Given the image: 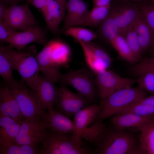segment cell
Instances as JSON below:
<instances>
[{
  "label": "cell",
  "instance_id": "1",
  "mask_svg": "<svg viewBox=\"0 0 154 154\" xmlns=\"http://www.w3.org/2000/svg\"><path fill=\"white\" fill-rule=\"evenodd\" d=\"M106 124L89 142L94 154H142L136 132Z\"/></svg>",
  "mask_w": 154,
  "mask_h": 154
},
{
  "label": "cell",
  "instance_id": "2",
  "mask_svg": "<svg viewBox=\"0 0 154 154\" xmlns=\"http://www.w3.org/2000/svg\"><path fill=\"white\" fill-rule=\"evenodd\" d=\"M71 56L69 46L60 40L56 39L48 41L37 58L40 71L55 84L60 80V69L68 66Z\"/></svg>",
  "mask_w": 154,
  "mask_h": 154
},
{
  "label": "cell",
  "instance_id": "3",
  "mask_svg": "<svg viewBox=\"0 0 154 154\" xmlns=\"http://www.w3.org/2000/svg\"><path fill=\"white\" fill-rule=\"evenodd\" d=\"M69 133L47 129L39 154H93V150L84 146L82 141Z\"/></svg>",
  "mask_w": 154,
  "mask_h": 154
},
{
  "label": "cell",
  "instance_id": "4",
  "mask_svg": "<svg viewBox=\"0 0 154 154\" xmlns=\"http://www.w3.org/2000/svg\"><path fill=\"white\" fill-rule=\"evenodd\" d=\"M6 48L13 70L18 72L21 82L25 83L31 89L40 71L37 58L36 46H27L21 52L9 46Z\"/></svg>",
  "mask_w": 154,
  "mask_h": 154
},
{
  "label": "cell",
  "instance_id": "5",
  "mask_svg": "<svg viewBox=\"0 0 154 154\" xmlns=\"http://www.w3.org/2000/svg\"><path fill=\"white\" fill-rule=\"evenodd\" d=\"M147 94L138 86L116 91L100 104V113L94 122L102 121L113 116L123 108L144 98Z\"/></svg>",
  "mask_w": 154,
  "mask_h": 154
},
{
  "label": "cell",
  "instance_id": "6",
  "mask_svg": "<svg viewBox=\"0 0 154 154\" xmlns=\"http://www.w3.org/2000/svg\"><path fill=\"white\" fill-rule=\"evenodd\" d=\"M8 85L18 103L24 120L42 121L47 113L35 94L22 82L16 80Z\"/></svg>",
  "mask_w": 154,
  "mask_h": 154
},
{
  "label": "cell",
  "instance_id": "7",
  "mask_svg": "<svg viewBox=\"0 0 154 154\" xmlns=\"http://www.w3.org/2000/svg\"><path fill=\"white\" fill-rule=\"evenodd\" d=\"M91 72L84 68L70 70L61 73L59 80L62 84L73 88L91 104L95 102L98 95Z\"/></svg>",
  "mask_w": 154,
  "mask_h": 154
},
{
  "label": "cell",
  "instance_id": "8",
  "mask_svg": "<svg viewBox=\"0 0 154 154\" xmlns=\"http://www.w3.org/2000/svg\"><path fill=\"white\" fill-rule=\"evenodd\" d=\"M95 75V83L100 98V104L114 92L132 87L136 82L134 79L121 77L108 69L102 70Z\"/></svg>",
  "mask_w": 154,
  "mask_h": 154
},
{
  "label": "cell",
  "instance_id": "9",
  "mask_svg": "<svg viewBox=\"0 0 154 154\" xmlns=\"http://www.w3.org/2000/svg\"><path fill=\"white\" fill-rule=\"evenodd\" d=\"M90 104L84 97L72 92L65 85L62 84L57 88L55 110L69 118Z\"/></svg>",
  "mask_w": 154,
  "mask_h": 154
},
{
  "label": "cell",
  "instance_id": "10",
  "mask_svg": "<svg viewBox=\"0 0 154 154\" xmlns=\"http://www.w3.org/2000/svg\"><path fill=\"white\" fill-rule=\"evenodd\" d=\"M79 43L83 50L86 63L94 74L110 66L112 59L101 48L91 42Z\"/></svg>",
  "mask_w": 154,
  "mask_h": 154
},
{
  "label": "cell",
  "instance_id": "11",
  "mask_svg": "<svg viewBox=\"0 0 154 154\" xmlns=\"http://www.w3.org/2000/svg\"><path fill=\"white\" fill-rule=\"evenodd\" d=\"M27 3L22 5L10 6L4 21L16 30L21 31L37 25V21Z\"/></svg>",
  "mask_w": 154,
  "mask_h": 154
},
{
  "label": "cell",
  "instance_id": "12",
  "mask_svg": "<svg viewBox=\"0 0 154 154\" xmlns=\"http://www.w3.org/2000/svg\"><path fill=\"white\" fill-rule=\"evenodd\" d=\"M42 122L27 120L21 121L15 143L37 147L43 141L47 129Z\"/></svg>",
  "mask_w": 154,
  "mask_h": 154
},
{
  "label": "cell",
  "instance_id": "13",
  "mask_svg": "<svg viewBox=\"0 0 154 154\" xmlns=\"http://www.w3.org/2000/svg\"><path fill=\"white\" fill-rule=\"evenodd\" d=\"M54 83L43 74H39L31 90L48 113L54 110L57 91Z\"/></svg>",
  "mask_w": 154,
  "mask_h": 154
},
{
  "label": "cell",
  "instance_id": "14",
  "mask_svg": "<svg viewBox=\"0 0 154 154\" xmlns=\"http://www.w3.org/2000/svg\"><path fill=\"white\" fill-rule=\"evenodd\" d=\"M138 86L147 93H154V57L142 59L131 67Z\"/></svg>",
  "mask_w": 154,
  "mask_h": 154
},
{
  "label": "cell",
  "instance_id": "15",
  "mask_svg": "<svg viewBox=\"0 0 154 154\" xmlns=\"http://www.w3.org/2000/svg\"><path fill=\"white\" fill-rule=\"evenodd\" d=\"M48 42L45 30L37 25L24 31H18L8 43V46L21 52L31 43L44 45Z\"/></svg>",
  "mask_w": 154,
  "mask_h": 154
},
{
  "label": "cell",
  "instance_id": "16",
  "mask_svg": "<svg viewBox=\"0 0 154 154\" xmlns=\"http://www.w3.org/2000/svg\"><path fill=\"white\" fill-rule=\"evenodd\" d=\"M66 11L60 29L62 32L70 27L79 25L89 12L88 4L84 0H67Z\"/></svg>",
  "mask_w": 154,
  "mask_h": 154
},
{
  "label": "cell",
  "instance_id": "17",
  "mask_svg": "<svg viewBox=\"0 0 154 154\" xmlns=\"http://www.w3.org/2000/svg\"><path fill=\"white\" fill-rule=\"evenodd\" d=\"M0 113L21 123L24 120L17 100L6 82L0 87Z\"/></svg>",
  "mask_w": 154,
  "mask_h": 154
},
{
  "label": "cell",
  "instance_id": "18",
  "mask_svg": "<svg viewBox=\"0 0 154 154\" xmlns=\"http://www.w3.org/2000/svg\"><path fill=\"white\" fill-rule=\"evenodd\" d=\"M111 11L119 28V34L123 37L129 26L141 14L138 5L133 4L125 5Z\"/></svg>",
  "mask_w": 154,
  "mask_h": 154
},
{
  "label": "cell",
  "instance_id": "19",
  "mask_svg": "<svg viewBox=\"0 0 154 154\" xmlns=\"http://www.w3.org/2000/svg\"><path fill=\"white\" fill-rule=\"evenodd\" d=\"M47 28L54 34L58 33L60 22L64 19L65 13L56 0H46L41 9Z\"/></svg>",
  "mask_w": 154,
  "mask_h": 154
},
{
  "label": "cell",
  "instance_id": "20",
  "mask_svg": "<svg viewBox=\"0 0 154 154\" xmlns=\"http://www.w3.org/2000/svg\"><path fill=\"white\" fill-rule=\"evenodd\" d=\"M153 118L154 114L143 116L132 113H127L113 116L110 121L112 124L118 127L140 132L145 123Z\"/></svg>",
  "mask_w": 154,
  "mask_h": 154
},
{
  "label": "cell",
  "instance_id": "21",
  "mask_svg": "<svg viewBox=\"0 0 154 154\" xmlns=\"http://www.w3.org/2000/svg\"><path fill=\"white\" fill-rule=\"evenodd\" d=\"M100 112V106L95 104L88 105L78 111L74 116L73 122L76 130L72 134L79 140H82L83 131L90 123L95 120Z\"/></svg>",
  "mask_w": 154,
  "mask_h": 154
},
{
  "label": "cell",
  "instance_id": "22",
  "mask_svg": "<svg viewBox=\"0 0 154 154\" xmlns=\"http://www.w3.org/2000/svg\"><path fill=\"white\" fill-rule=\"evenodd\" d=\"M42 122L47 129L72 134L76 131L74 122L69 118L55 110L50 113H47Z\"/></svg>",
  "mask_w": 154,
  "mask_h": 154
},
{
  "label": "cell",
  "instance_id": "23",
  "mask_svg": "<svg viewBox=\"0 0 154 154\" xmlns=\"http://www.w3.org/2000/svg\"><path fill=\"white\" fill-rule=\"evenodd\" d=\"M21 123L0 113V148L15 143Z\"/></svg>",
  "mask_w": 154,
  "mask_h": 154
},
{
  "label": "cell",
  "instance_id": "24",
  "mask_svg": "<svg viewBox=\"0 0 154 154\" xmlns=\"http://www.w3.org/2000/svg\"><path fill=\"white\" fill-rule=\"evenodd\" d=\"M127 113H132L143 116L154 114V93L125 107L113 116Z\"/></svg>",
  "mask_w": 154,
  "mask_h": 154
},
{
  "label": "cell",
  "instance_id": "25",
  "mask_svg": "<svg viewBox=\"0 0 154 154\" xmlns=\"http://www.w3.org/2000/svg\"><path fill=\"white\" fill-rule=\"evenodd\" d=\"M136 27L142 53L152 46L154 42V31L141 14L136 21Z\"/></svg>",
  "mask_w": 154,
  "mask_h": 154
},
{
  "label": "cell",
  "instance_id": "26",
  "mask_svg": "<svg viewBox=\"0 0 154 154\" xmlns=\"http://www.w3.org/2000/svg\"><path fill=\"white\" fill-rule=\"evenodd\" d=\"M142 154H154V118L146 122L139 134Z\"/></svg>",
  "mask_w": 154,
  "mask_h": 154
},
{
  "label": "cell",
  "instance_id": "27",
  "mask_svg": "<svg viewBox=\"0 0 154 154\" xmlns=\"http://www.w3.org/2000/svg\"><path fill=\"white\" fill-rule=\"evenodd\" d=\"M111 7V4L105 6L93 7L79 25L93 27L100 25L108 15Z\"/></svg>",
  "mask_w": 154,
  "mask_h": 154
},
{
  "label": "cell",
  "instance_id": "28",
  "mask_svg": "<svg viewBox=\"0 0 154 154\" xmlns=\"http://www.w3.org/2000/svg\"><path fill=\"white\" fill-rule=\"evenodd\" d=\"M110 42L123 59L132 64H135L138 62L123 36L119 34L110 40Z\"/></svg>",
  "mask_w": 154,
  "mask_h": 154
},
{
  "label": "cell",
  "instance_id": "29",
  "mask_svg": "<svg viewBox=\"0 0 154 154\" xmlns=\"http://www.w3.org/2000/svg\"><path fill=\"white\" fill-rule=\"evenodd\" d=\"M13 70L7 54L6 47L0 48V75L5 82L9 85L13 84L16 81L13 78Z\"/></svg>",
  "mask_w": 154,
  "mask_h": 154
},
{
  "label": "cell",
  "instance_id": "30",
  "mask_svg": "<svg viewBox=\"0 0 154 154\" xmlns=\"http://www.w3.org/2000/svg\"><path fill=\"white\" fill-rule=\"evenodd\" d=\"M63 32L65 35L72 37L78 43L91 42L97 36L96 33L92 30L75 26L70 27Z\"/></svg>",
  "mask_w": 154,
  "mask_h": 154
},
{
  "label": "cell",
  "instance_id": "31",
  "mask_svg": "<svg viewBox=\"0 0 154 154\" xmlns=\"http://www.w3.org/2000/svg\"><path fill=\"white\" fill-rule=\"evenodd\" d=\"M136 20L129 26L124 37L129 47L139 62L142 59V53L136 30Z\"/></svg>",
  "mask_w": 154,
  "mask_h": 154
},
{
  "label": "cell",
  "instance_id": "32",
  "mask_svg": "<svg viewBox=\"0 0 154 154\" xmlns=\"http://www.w3.org/2000/svg\"><path fill=\"white\" fill-rule=\"evenodd\" d=\"M100 25L102 35L110 42L120 34L119 28L115 21L111 9L107 16Z\"/></svg>",
  "mask_w": 154,
  "mask_h": 154
},
{
  "label": "cell",
  "instance_id": "33",
  "mask_svg": "<svg viewBox=\"0 0 154 154\" xmlns=\"http://www.w3.org/2000/svg\"><path fill=\"white\" fill-rule=\"evenodd\" d=\"M37 147L15 143L0 148V154H39Z\"/></svg>",
  "mask_w": 154,
  "mask_h": 154
},
{
  "label": "cell",
  "instance_id": "34",
  "mask_svg": "<svg viewBox=\"0 0 154 154\" xmlns=\"http://www.w3.org/2000/svg\"><path fill=\"white\" fill-rule=\"evenodd\" d=\"M147 1L141 2L138 6L145 21L154 31V5Z\"/></svg>",
  "mask_w": 154,
  "mask_h": 154
},
{
  "label": "cell",
  "instance_id": "35",
  "mask_svg": "<svg viewBox=\"0 0 154 154\" xmlns=\"http://www.w3.org/2000/svg\"><path fill=\"white\" fill-rule=\"evenodd\" d=\"M17 32L4 20H0V40L1 42L9 43Z\"/></svg>",
  "mask_w": 154,
  "mask_h": 154
},
{
  "label": "cell",
  "instance_id": "36",
  "mask_svg": "<svg viewBox=\"0 0 154 154\" xmlns=\"http://www.w3.org/2000/svg\"><path fill=\"white\" fill-rule=\"evenodd\" d=\"M27 3L36 8L40 9L44 5L46 0H26Z\"/></svg>",
  "mask_w": 154,
  "mask_h": 154
},
{
  "label": "cell",
  "instance_id": "37",
  "mask_svg": "<svg viewBox=\"0 0 154 154\" xmlns=\"http://www.w3.org/2000/svg\"><path fill=\"white\" fill-rule=\"evenodd\" d=\"M9 5L0 2V20H4V18Z\"/></svg>",
  "mask_w": 154,
  "mask_h": 154
},
{
  "label": "cell",
  "instance_id": "38",
  "mask_svg": "<svg viewBox=\"0 0 154 154\" xmlns=\"http://www.w3.org/2000/svg\"><path fill=\"white\" fill-rule=\"evenodd\" d=\"M93 7L103 6L111 4L112 0H92Z\"/></svg>",
  "mask_w": 154,
  "mask_h": 154
},
{
  "label": "cell",
  "instance_id": "39",
  "mask_svg": "<svg viewBox=\"0 0 154 154\" xmlns=\"http://www.w3.org/2000/svg\"><path fill=\"white\" fill-rule=\"evenodd\" d=\"M24 0H0V2L6 4L10 6L18 5Z\"/></svg>",
  "mask_w": 154,
  "mask_h": 154
},
{
  "label": "cell",
  "instance_id": "40",
  "mask_svg": "<svg viewBox=\"0 0 154 154\" xmlns=\"http://www.w3.org/2000/svg\"><path fill=\"white\" fill-rule=\"evenodd\" d=\"M59 4L63 11L65 13L67 0H56Z\"/></svg>",
  "mask_w": 154,
  "mask_h": 154
},
{
  "label": "cell",
  "instance_id": "41",
  "mask_svg": "<svg viewBox=\"0 0 154 154\" xmlns=\"http://www.w3.org/2000/svg\"><path fill=\"white\" fill-rule=\"evenodd\" d=\"M151 48L152 52L153 55L152 57H154V42Z\"/></svg>",
  "mask_w": 154,
  "mask_h": 154
},
{
  "label": "cell",
  "instance_id": "42",
  "mask_svg": "<svg viewBox=\"0 0 154 154\" xmlns=\"http://www.w3.org/2000/svg\"><path fill=\"white\" fill-rule=\"evenodd\" d=\"M126 0V1L130 0V1H137L142 2V1H147L148 0Z\"/></svg>",
  "mask_w": 154,
  "mask_h": 154
},
{
  "label": "cell",
  "instance_id": "43",
  "mask_svg": "<svg viewBox=\"0 0 154 154\" xmlns=\"http://www.w3.org/2000/svg\"><path fill=\"white\" fill-rule=\"evenodd\" d=\"M152 3L154 5V0H151Z\"/></svg>",
  "mask_w": 154,
  "mask_h": 154
}]
</instances>
